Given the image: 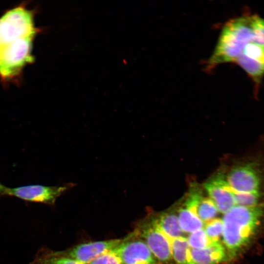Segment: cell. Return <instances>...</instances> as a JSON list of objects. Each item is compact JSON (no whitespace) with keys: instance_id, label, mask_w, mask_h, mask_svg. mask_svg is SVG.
Returning a JSON list of instances; mask_svg holds the SVG:
<instances>
[{"instance_id":"cell-1","label":"cell","mask_w":264,"mask_h":264,"mask_svg":"<svg viewBox=\"0 0 264 264\" xmlns=\"http://www.w3.org/2000/svg\"><path fill=\"white\" fill-rule=\"evenodd\" d=\"M33 12L24 4L0 17V78L4 81L19 77L32 63L33 42L37 33Z\"/></svg>"},{"instance_id":"cell-2","label":"cell","mask_w":264,"mask_h":264,"mask_svg":"<svg viewBox=\"0 0 264 264\" xmlns=\"http://www.w3.org/2000/svg\"><path fill=\"white\" fill-rule=\"evenodd\" d=\"M257 42L264 45V19L245 15L228 21L223 27L208 64L215 66L235 62L247 44Z\"/></svg>"},{"instance_id":"cell-3","label":"cell","mask_w":264,"mask_h":264,"mask_svg":"<svg viewBox=\"0 0 264 264\" xmlns=\"http://www.w3.org/2000/svg\"><path fill=\"white\" fill-rule=\"evenodd\" d=\"M264 204L235 206L224 214L222 242L228 258H233L250 244L261 225Z\"/></svg>"},{"instance_id":"cell-4","label":"cell","mask_w":264,"mask_h":264,"mask_svg":"<svg viewBox=\"0 0 264 264\" xmlns=\"http://www.w3.org/2000/svg\"><path fill=\"white\" fill-rule=\"evenodd\" d=\"M226 177L234 192L264 191V158L257 155L240 161L226 171Z\"/></svg>"},{"instance_id":"cell-5","label":"cell","mask_w":264,"mask_h":264,"mask_svg":"<svg viewBox=\"0 0 264 264\" xmlns=\"http://www.w3.org/2000/svg\"><path fill=\"white\" fill-rule=\"evenodd\" d=\"M132 232L145 242L157 264H175L170 240L153 224L149 217L137 223Z\"/></svg>"},{"instance_id":"cell-6","label":"cell","mask_w":264,"mask_h":264,"mask_svg":"<svg viewBox=\"0 0 264 264\" xmlns=\"http://www.w3.org/2000/svg\"><path fill=\"white\" fill-rule=\"evenodd\" d=\"M74 186L73 183H68L55 186L31 185L13 188L6 187L4 195L14 196L28 201L53 205L61 195Z\"/></svg>"},{"instance_id":"cell-7","label":"cell","mask_w":264,"mask_h":264,"mask_svg":"<svg viewBox=\"0 0 264 264\" xmlns=\"http://www.w3.org/2000/svg\"><path fill=\"white\" fill-rule=\"evenodd\" d=\"M123 264H157L145 242L132 232L114 248Z\"/></svg>"},{"instance_id":"cell-8","label":"cell","mask_w":264,"mask_h":264,"mask_svg":"<svg viewBox=\"0 0 264 264\" xmlns=\"http://www.w3.org/2000/svg\"><path fill=\"white\" fill-rule=\"evenodd\" d=\"M121 240L122 239H115L90 242L53 252L57 256L72 259L81 264H88L102 254L114 249Z\"/></svg>"},{"instance_id":"cell-9","label":"cell","mask_w":264,"mask_h":264,"mask_svg":"<svg viewBox=\"0 0 264 264\" xmlns=\"http://www.w3.org/2000/svg\"><path fill=\"white\" fill-rule=\"evenodd\" d=\"M203 186L219 212L224 214L236 205L233 192L227 181L226 171L224 169L214 173L204 182Z\"/></svg>"},{"instance_id":"cell-10","label":"cell","mask_w":264,"mask_h":264,"mask_svg":"<svg viewBox=\"0 0 264 264\" xmlns=\"http://www.w3.org/2000/svg\"><path fill=\"white\" fill-rule=\"evenodd\" d=\"M235 63L259 84L264 75V45L257 42L249 43Z\"/></svg>"},{"instance_id":"cell-11","label":"cell","mask_w":264,"mask_h":264,"mask_svg":"<svg viewBox=\"0 0 264 264\" xmlns=\"http://www.w3.org/2000/svg\"><path fill=\"white\" fill-rule=\"evenodd\" d=\"M184 206L204 223L215 219L219 213L213 201L204 196L202 189L196 183H192Z\"/></svg>"},{"instance_id":"cell-12","label":"cell","mask_w":264,"mask_h":264,"mask_svg":"<svg viewBox=\"0 0 264 264\" xmlns=\"http://www.w3.org/2000/svg\"><path fill=\"white\" fill-rule=\"evenodd\" d=\"M190 254L193 264H219L228 258L226 248L221 242H212L201 249L190 248Z\"/></svg>"},{"instance_id":"cell-13","label":"cell","mask_w":264,"mask_h":264,"mask_svg":"<svg viewBox=\"0 0 264 264\" xmlns=\"http://www.w3.org/2000/svg\"><path fill=\"white\" fill-rule=\"evenodd\" d=\"M153 224L167 237L172 240L183 236L179 224L177 214L172 210L160 212L149 217Z\"/></svg>"},{"instance_id":"cell-14","label":"cell","mask_w":264,"mask_h":264,"mask_svg":"<svg viewBox=\"0 0 264 264\" xmlns=\"http://www.w3.org/2000/svg\"><path fill=\"white\" fill-rule=\"evenodd\" d=\"M170 242L175 264H193L186 238L179 237L172 240Z\"/></svg>"},{"instance_id":"cell-15","label":"cell","mask_w":264,"mask_h":264,"mask_svg":"<svg viewBox=\"0 0 264 264\" xmlns=\"http://www.w3.org/2000/svg\"><path fill=\"white\" fill-rule=\"evenodd\" d=\"M177 214L179 226L184 234L203 228L205 223L185 207L179 208Z\"/></svg>"},{"instance_id":"cell-16","label":"cell","mask_w":264,"mask_h":264,"mask_svg":"<svg viewBox=\"0 0 264 264\" xmlns=\"http://www.w3.org/2000/svg\"><path fill=\"white\" fill-rule=\"evenodd\" d=\"M30 264H81L68 258L57 256L53 250L42 247L38 250Z\"/></svg>"},{"instance_id":"cell-17","label":"cell","mask_w":264,"mask_h":264,"mask_svg":"<svg viewBox=\"0 0 264 264\" xmlns=\"http://www.w3.org/2000/svg\"><path fill=\"white\" fill-rule=\"evenodd\" d=\"M203 229L212 242H220L223 226L222 219L215 218L205 223Z\"/></svg>"},{"instance_id":"cell-18","label":"cell","mask_w":264,"mask_h":264,"mask_svg":"<svg viewBox=\"0 0 264 264\" xmlns=\"http://www.w3.org/2000/svg\"><path fill=\"white\" fill-rule=\"evenodd\" d=\"M187 240L190 247L195 249L204 248L212 243L203 228L189 234Z\"/></svg>"},{"instance_id":"cell-19","label":"cell","mask_w":264,"mask_h":264,"mask_svg":"<svg viewBox=\"0 0 264 264\" xmlns=\"http://www.w3.org/2000/svg\"><path fill=\"white\" fill-rule=\"evenodd\" d=\"M88 264H123L114 249L100 255Z\"/></svg>"},{"instance_id":"cell-20","label":"cell","mask_w":264,"mask_h":264,"mask_svg":"<svg viewBox=\"0 0 264 264\" xmlns=\"http://www.w3.org/2000/svg\"><path fill=\"white\" fill-rule=\"evenodd\" d=\"M6 187L2 185L0 183V197L1 196H4L5 191Z\"/></svg>"}]
</instances>
